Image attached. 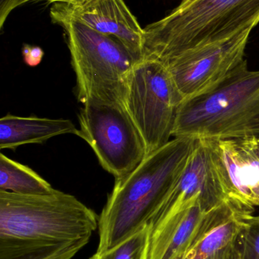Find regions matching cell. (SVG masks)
I'll return each instance as SVG.
<instances>
[{"mask_svg":"<svg viewBox=\"0 0 259 259\" xmlns=\"http://www.w3.org/2000/svg\"><path fill=\"white\" fill-rule=\"evenodd\" d=\"M98 225L94 211L68 193L0 190V259H72Z\"/></svg>","mask_w":259,"mask_h":259,"instance_id":"1","label":"cell"},{"mask_svg":"<svg viewBox=\"0 0 259 259\" xmlns=\"http://www.w3.org/2000/svg\"><path fill=\"white\" fill-rule=\"evenodd\" d=\"M197 140L174 137L116 180L99 216L98 247L105 252L150 225L180 178Z\"/></svg>","mask_w":259,"mask_h":259,"instance_id":"2","label":"cell"},{"mask_svg":"<svg viewBox=\"0 0 259 259\" xmlns=\"http://www.w3.org/2000/svg\"><path fill=\"white\" fill-rule=\"evenodd\" d=\"M173 137L214 140L259 137V71L245 59L206 91L185 99Z\"/></svg>","mask_w":259,"mask_h":259,"instance_id":"3","label":"cell"},{"mask_svg":"<svg viewBox=\"0 0 259 259\" xmlns=\"http://www.w3.org/2000/svg\"><path fill=\"white\" fill-rule=\"evenodd\" d=\"M259 23V0L181 2L144 28L143 58L163 62L195 47L225 40Z\"/></svg>","mask_w":259,"mask_h":259,"instance_id":"4","label":"cell"},{"mask_svg":"<svg viewBox=\"0 0 259 259\" xmlns=\"http://www.w3.org/2000/svg\"><path fill=\"white\" fill-rule=\"evenodd\" d=\"M50 18L63 28L76 73L78 99L83 104L90 99L125 104L128 81L137 63L118 41L67 14L56 4Z\"/></svg>","mask_w":259,"mask_h":259,"instance_id":"5","label":"cell"},{"mask_svg":"<svg viewBox=\"0 0 259 259\" xmlns=\"http://www.w3.org/2000/svg\"><path fill=\"white\" fill-rule=\"evenodd\" d=\"M184 98L163 64L143 59L131 71L125 106L142 136L147 156L173 136Z\"/></svg>","mask_w":259,"mask_h":259,"instance_id":"6","label":"cell"},{"mask_svg":"<svg viewBox=\"0 0 259 259\" xmlns=\"http://www.w3.org/2000/svg\"><path fill=\"white\" fill-rule=\"evenodd\" d=\"M79 121L78 137L116 180L129 175L147 156L142 136L123 103L90 99L81 108Z\"/></svg>","mask_w":259,"mask_h":259,"instance_id":"7","label":"cell"},{"mask_svg":"<svg viewBox=\"0 0 259 259\" xmlns=\"http://www.w3.org/2000/svg\"><path fill=\"white\" fill-rule=\"evenodd\" d=\"M252 30L225 40L195 47L163 62L185 99L206 91L245 60V51Z\"/></svg>","mask_w":259,"mask_h":259,"instance_id":"8","label":"cell"},{"mask_svg":"<svg viewBox=\"0 0 259 259\" xmlns=\"http://www.w3.org/2000/svg\"><path fill=\"white\" fill-rule=\"evenodd\" d=\"M205 141L227 199L259 207V137Z\"/></svg>","mask_w":259,"mask_h":259,"instance_id":"9","label":"cell"},{"mask_svg":"<svg viewBox=\"0 0 259 259\" xmlns=\"http://www.w3.org/2000/svg\"><path fill=\"white\" fill-rule=\"evenodd\" d=\"M225 200L226 196L211 161L208 143L197 140L180 178L150 224L152 231L196 204L214 208Z\"/></svg>","mask_w":259,"mask_h":259,"instance_id":"10","label":"cell"},{"mask_svg":"<svg viewBox=\"0 0 259 259\" xmlns=\"http://www.w3.org/2000/svg\"><path fill=\"white\" fill-rule=\"evenodd\" d=\"M54 4L96 31L118 41L137 62L142 60L144 28L123 0H83Z\"/></svg>","mask_w":259,"mask_h":259,"instance_id":"11","label":"cell"},{"mask_svg":"<svg viewBox=\"0 0 259 259\" xmlns=\"http://www.w3.org/2000/svg\"><path fill=\"white\" fill-rule=\"evenodd\" d=\"M254 211L234 201H224L205 214L188 244L174 259H208L237 238Z\"/></svg>","mask_w":259,"mask_h":259,"instance_id":"12","label":"cell"},{"mask_svg":"<svg viewBox=\"0 0 259 259\" xmlns=\"http://www.w3.org/2000/svg\"><path fill=\"white\" fill-rule=\"evenodd\" d=\"M211 209L204 204H196L154 230L149 259L176 258L188 244L205 214Z\"/></svg>","mask_w":259,"mask_h":259,"instance_id":"13","label":"cell"},{"mask_svg":"<svg viewBox=\"0 0 259 259\" xmlns=\"http://www.w3.org/2000/svg\"><path fill=\"white\" fill-rule=\"evenodd\" d=\"M79 129L70 120L20 117L8 114L0 119V149L43 143L57 136L72 134Z\"/></svg>","mask_w":259,"mask_h":259,"instance_id":"14","label":"cell"},{"mask_svg":"<svg viewBox=\"0 0 259 259\" xmlns=\"http://www.w3.org/2000/svg\"><path fill=\"white\" fill-rule=\"evenodd\" d=\"M0 190L27 196L52 194L56 189L27 166L0 154Z\"/></svg>","mask_w":259,"mask_h":259,"instance_id":"15","label":"cell"},{"mask_svg":"<svg viewBox=\"0 0 259 259\" xmlns=\"http://www.w3.org/2000/svg\"><path fill=\"white\" fill-rule=\"evenodd\" d=\"M152 228L146 225L121 243L89 259H149Z\"/></svg>","mask_w":259,"mask_h":259,"instance_id":"16","label":"cell"},{"mask_svg":"<svg viewBox=\"0 0 259 259\" xmlns=\"http://www.w3.org/2000/svg\"><path fill=\"white\" fill-rule=\"evenodd\" d=\"M240 259H259V214L245 221L237 238Z\"/></svg>","mask_w":259,"mask_h":259,"instance_id":"17","label":"cell"},{"mask_svg":"<svg viewBox=\"0 0 259 259\" xmlns=\"http://www.w3.org/2000/svg\"><path fill=\"white\" fill-rule=\"evenodd\" d=\"M22 53L24 62L30 66L39 65L44 57V52L38 47L24 45Z\"/></svg>","mask_w":259,"mask_h":259,"instance_id":"18","label":"cell"},{"mask_svg":"<svg viewBox=\"0 0 259 259\" xmlns=\"http://www.w3.org/2000/svg\"><path fill=\"white\" fill-rule=\"evenodd\" d=\"M208 259H240V251L237 239Z\"/></svg>","mask_w":259,"mask_h":259,"instance_id":"19","label":"cell"},{"mask_svg":"<svg viewBox=\"0 0 259 259\" xmlns=\"http://www.w3.org/2000/svg\"><path fill=\"white\" fill-rule=\"evenodd\" d=\"M24 4V0H0V29L3 25L9 14L18 6Z\"/></svg>","mask_w":259,"mask_h":259,"instance_id":"20","label":"cell"},{"mask_svg":"<svg viewBox=\"0 0 259 259\" xmlns=\"http://www.w3.org/2000/svg\"><path fill=\"white\" fill-rule=\"evenodd\" d=\"M83 0H24V3H30V2H47V3H72L82 2Z\"/></svg>","mask_w":259,"mask_h":259,"instance_id":"21","label":"cell"},{"mask_svg":"<svg viewBox=\"0 0 259 259\" xmlns=\"http://www.w3.org/2000/svg\"><path fill=\"white\" fill-rule=\"evenodd\" d=\"M182 2H185V3H189V2L193 1V0H182Z\"/></svg>","mask_w":259,"mask_h":259,"instance_id":"22","label":"cell"}]
</instances>
